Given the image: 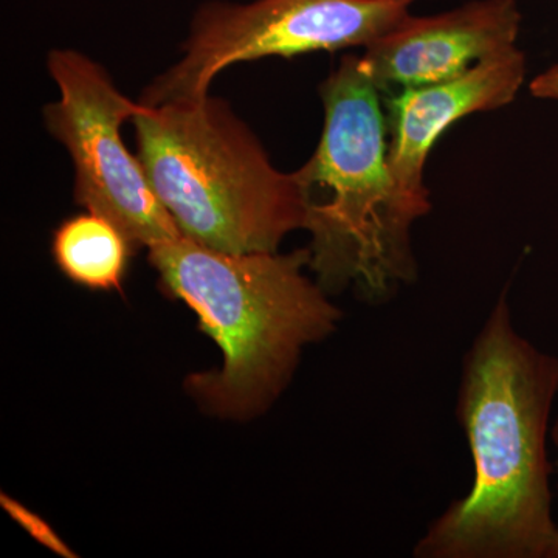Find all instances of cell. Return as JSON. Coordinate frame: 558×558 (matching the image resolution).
Here are the masks:
<instances>
[{
  "label": "cell",
  "instance_id": "6da1fadb",
  "mask_svg": "<svg viewBox=\"0 0 558 558\" xmlns=\"http://www.w3.org/2000/svg\"><path fill=\"white\" fill-rule=\"evenodd\" d=\"M558 355L524 339L508 290L462 360L457 418L473 461L464 498L429 523L416 558H549L556 538L548 438Z\"/></svg>",
  "mask_w": 558,
  "mask_h": 558
},
{
  "label": "cell",
  "instance_id": "7a4b0ae2",
  "mask_svg": "<svg viewBox=\"0 0 558 558\" xmlns=\"http://www.w3.org/2000/svg\"><path fill=\"white\" fill-rule=\"evenodd\" d=\"M149 260L222 351V368L189 380L190 391L220 416L267 409L304 347L325 340L341 319L328 293L303 274L310 248L240 255L180 236L153 245Z\"/></svg>",
  "mask_w": 558,
  "mask_h": 558
},
{
  "label": "cell",
  "instance_id": "3957f363",
  "mask_svg": "<svg viewBox=\"0 0 558 558\" xmlns=\"http://www.w3.org/2000/svg\"><path fill=\"white\" fill-rule=\"evenodd\" d=\"M325 126L314 156L295 171L310 231V267L328 295L354 286L384 304L417 278L413 216L388 157L387 112L360 57L344 54L319 86Z\"/></svg>",
  "mask_w": 558,
  "mask_h": 558
},
{
  "label": "cell",
  "instance_id": "277c9868",
  "mask_svg": "<svg viewBox=\"0 0 558 558\" xmlns=\"http://www.w3.org/2000/svg\"><path fill=\"white\" fill-rule=\"evenodd\" d=\"M137 157L182 236L226 253H275L304 229L295 172L274 167L229 102L146 106L134 120Z\"/></svg>",
  "mask_w": 558,
  "mask_h": 558
},
{
  "label": "cell",
  "instance_id": "5b68a950",
  "mask_svg": "<svg viewBox=\"0 0 558 558\" xmlns=\"http://www.w3.org/2000/svg\"><path fill=\"white\" fill-rule=\"evenodd\" d=\"M417 0H209L194 13L183 58L140 98L145 106L199 101L238 62L366 49L405 20Z\"/></svg>",
  "mask_w": 558,
  "mask_h": 558
},
{
  "label": "cell",
  "instance_id": "8992f818",
  "mask_svg": "<svg viewBox=\"0 0 558 558\" xmlns=\"http://www.w3.org/2000/svg\"><path fill=\"white\" fill-rule=\"evenodd\" d=\"M47 65L60 100L44 108V123L69 150L76 202L116 223L132 245L182 236L121 137V126L146 106L121 94L106 69L80 51L53 50Z\"/></svg>",
  "mask_w": 558,
  "mask_h": 558
},
{
  "label": "cell",
  "instance_id": "52a82bcc",
  "mask_svg": "<svg viewBox=\"0 0 558 558\" xmlns=\"http://www.w3.org/2000/svg\"><path fill=\"white\" fill-rule=\"evenodd\" d=\"M521 28L517 0H473L435 14H409L366 47L362 68L381 94L453 80L488 58L515 49Z\"/></svg>",
  "mask_w": 558,
  "mask_h": 558
},
{
  "label": "cell",
  "instance_id": "ba28073f",
  "mask_svg": "<svg viewBox=\"0 0 558 558\" xmlns=\"http://www.w3.org/2000/svg\"><path fill=\"white\" fill-rule=\"evenodd\" d=\"M524 78L526 57L515 47L478 62L457 78L389 95V167L414 220L432 211L424 170L438 140L465 117L510 105Z\"/></svg>",
  "mask_w": 558,
  "mask_h": 558
},
{
  "label": "cell",
  "instance_id": "9c48e42d",
  "mask_svg": "<svg viewBox=\"0 0 558 558\" xmlns=\"http://www.w3.org/2000/svg\"><path fill=\"white\" fill-rule=\"evenodd\" d=\"M131 242L109 219L87 211L65 220L54 233L53 255L65 277L95 290L121 288Z\"/></svg>",
  "mask_w": 558,
  "mask_h": 558
},
{
  "label": "cell",
  "instance_id": "30bf717a",
  "mask_svg": "<svg viewBox=\"0 0 558 558\" xmlns=\"http://www.w3.org/2000/svg\"><path fill=\"white\" fill-rule=\"evenodd\" d=\"M2 501L3 508L9 510L11 517L20 521L22 526L27 529L33 537L39 539V542H43L44 545L49 546V548L57 550V553L64 554V556H72L70 550L62 545L60 538L51 532V529L47 526L39 517H36L35 513L28 512L27 509L22 508V506L17 505L16 501H11L10 498L2 497Z\"/></svg>",
  "mask_w": 558,
  "mask_h": 558
},
{
  "label": "cell",
  "instance_id": "8fae6325",
  "mask_svg": "<svg viewBox=\"0 0 558 558\" xmlns=\"http://www.w3.org/2000/svg\"><path fill=\"white\" fill-rule=\"evenodd\" d=\"M529 90H531L532 97L539 98V100L558 101V62L535 76L529 84Z\"/></svg>",
  "mask_w": 558,
  "mask_h": 558
},
{
  "label": "cell",
  "instance_id": "7c38bea8",
  "mask_svg": "<svg viewBox=\"0 0 558 558\" xmlns=\"http://www.w3.org/2000/svg\"><path fill=\"white\" fill-rule=\"evenodd\" d=\"M553 440L556 442L558 449V418L556 425L553 427ZM549 558H558V521L556 529V538H554L553 549H550Z\"/></svg>",
  "mask_w": 558,
  "mask_h": 558
}]
</instances>
